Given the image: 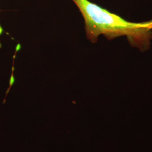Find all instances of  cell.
Here are the masks:
<instances>
[{"label": "cell", "instance_id": "6da1fadb", "mask_svg": "<svg viewBox=\"0 0 152 152\" xmlns=\"http://www.w3.org/2000/svg\"><path fill=\"white\" fill-rule=\"evenodd\" d=\"M84 19L86 38L93 44L100 36L108 39L126 36L134 47L145 51L152 39V20L148 22H129L89 0H72Z\"/></svg>", "mask_w": 152, "mask_h": 152}]
</instances>
